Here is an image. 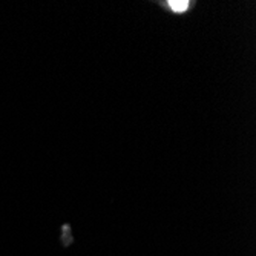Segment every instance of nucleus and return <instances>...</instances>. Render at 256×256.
<instances>
[{
	"label": "nucleus",
	"mask_w": 256,
	"mask_h": 256,
	"mask_svg": "<svg viewBox=\"0 0 256 256\" xmlns=\"http://www.w3.org/2000/svg\"><path fill=\"white\" fill-rule=\"evenodd\" d=\"M169 5V8L174 11V12H178V14H181V12H184V11H188L189 10V2H186V0H172V2H169L168 4Z\"/></svg>",
	"instance_id": "nucleus-1"
}]
</instances>
